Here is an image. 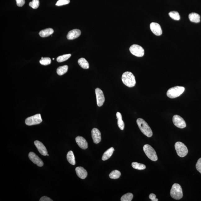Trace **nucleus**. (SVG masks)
I'll use <instances>...</instances> for the list:
<instances>
[{
  "mask_svg": "<svg viewBox=\"0 0 201 201\" xmlns=\"http://www.w3.org/2000/svg\"><path fill=\"white\" fill-rule=\"evenodd\" d=\"M136 122L139 129L144 135L149 137L152 136V130L147 122L141 118H138Z\"/></svg>",
  "mask_w": 201,
  "mask_h": 201,
  "instance_id": "f257e3e1",
  "label": "nucleus"
},
{
  "mask_svg": "<svg viewBox=\"0 0 201 201\" xmlns=\"http://www.w3.org/2000/svg\"><path fill=\"white\" fill-rule=\"evenodd\" d=\"M122 79L123 83L128 87H133L136 85L135 76L131 72H126L124 73L122 76Z\"/></svg>",
  "mask_w": 201,
  "mask_h": 201,
  "instance_id": "f03ea898",
  "label": "nucleus"
},
{
  "mask_svg": "<svg viewBox=\"0 0 201 201\" xmlns=\"http://www.w3.org/2000/svg\"><path fill=\"white\" fill-rule=\"evenodd\" d=\"M170 195L176 200H180L183 197V192L181 186L178 184L175 183L172 186L170 191Z\"/></svg>",
  "mask_w": 201,
  "mask_h": 201,
  "instance_id": "7ed1b4c3",
  "label": "nucleus"
},
{
  "mask_svg": "<svg viewBox=\"0 0 201 201\" xmlns=\"http://www.w3.org/2000/svg\"><path fill=\"white\" fill-rule=\"evenodd\" d=\"M185 91L183 87L176 86L171 87L168 90L167 95L169 98H175L179 96Z\"/></svg>",
  "mask_w": 201,
  "mask_h": 201,
  "instance_id": "20e7f679",
  "label": "nucleus"
},
{
  "mask_svg": "<svg viewBox=\"0 0 201 201\" xmlns=\"http://www.w3.org/2000/svg\"><path fill=\"white\" fill-rule=\"evenodd\" d=\"M143 150L149 159L153 161H157L158 158L155 151L150 145L148 144L145 145L143 147Z\"/></svg>",
  "mask_w": 201,
  "mask_h": 201,
  "instance_id": "39448f33",
  "label": "nucleus"
},
{
  "mask_svg": "<svg viewBox=\"0 0 201 201\" xmlns=\"http://www.w3.org/2000/svg\"><path fill=\"white\" fill-rule=\"evenodd\" d=\"M175 148L177 154L180 157H185L188 153L187 147L183 143L180 141H178L175 143Z\"/></svg>",
  "mask_w": 201,
  "mask_h": 201,
  "instance_id": "423d86ee",
  "label": "nucleus"
},
{
  "mask_svg": "<svg viewBox=\"0 0 201 201\" xmlns=\"http://www.w3.org/2000/svg\"><path fill=\"white\" fill-rule=\"evenodd\" d=\"M42 122V119L40 114L28 117L26 118L25 121V124L29 126L38 124L41 123Z\"/></svg>",
  "mask_w": 201,
  "mask_h": 201,
  "instance_id": "0eeeda50",
  "label": "nucleus"
},
{
  "mask_svg": "<svg viewBox=\"0 0 201 201\" xmlns=\"http://www.w3.org/2000/svg\"><path fill=\"white\" fill-rule=\"evenodd\" d=\"M130 51L134 56L138 57H143L144 55V50L140 46L137 44H133L130 46Z\"/></svg>",
  "mask_w": 201,
  "mask_h": 201,
  "instance_id": "6e6552de",
  "label": "nucleus"
},
{
  "mask_svg": "<svg viewBox=\"0 0 201 201\" xmlns=\"http://www.w3.org/2000/svg\"><path fill=\"white\" fill-rule=\"evenodd\" d=\"M172 121L173 123L176 127L180 128H183L186 127V124L185 121L180 115H174L172 118Z\"/></svg>",
  "mask_w": 201,
  "mask_h": 201,
  "instance_id": "1a4fd4ad",
  "label": "nucleus"
},
{
  "mask_svg": "<svg viewBox=\"0 0 201 201\" xmlns=\"http://www.w3.org/2000/svg\"><path fill=\"white\" fill-rule=\"evenodd\" d=\"M96 93L97 105L98 107H101L103 105L105 101V97L102 91L100 88H96L95 90Z\"/></svg>",
  "mask_w": 201,
  "mask_h": 201,
  "instance_id": "9d476101",
  "label": "nucleus"
},
{
  "mask_svg": "<svg viewBox=\"0 0 201 201\" xmlns=\"http://www.w3.org/2000/svg\"><path fill=\"white\" fill-rule=\"evenodd\" d=\"M29 159L38 167H42L43 166L44 163L42 160L34 153L32 152H29Z\"/></svg>",
  "mask_w": 201,
  "mask_h": 201,
  "instance_id": "9b49d317",
  "label": "nucleus"
},
{
  "mask_svg": "<svg viewBox=\"0 0 201 201\" xmlns=\"http://www.w3.org/2000/svg\"><path fill=\"white\" fill-rule=\"evenodd\" d=\"M91 134L94 142L96 144H98L101 140V133L97 128H93L91 131Z\"/></svg>",
  "mask_w": 201,
  "mask_h": 201,
  "instance_id": "f8f14e48",
  "label": "nucleus"
},
{
  "mask_svg": "<svg viewBox=\"0 0 201 201\" xmlns=\"http://www.w3.org/2000/svg\"><path fill=\"white\" fill-rule=\"evenodd\" d=\"M150 27L151 30L154 35L159 36L162 34L163 32L161 26L159 24L156 22H152L150 24Z\"/></svg>",
  "mask_w": 201,
  "mask_h": 201,
  "instance_id": "ddd939ff",
  "label": "nucleus"
},
{
  "mask_svg": "<svg viewBox=\"0 0 201 201\" xmlns=\"http://www.w3.org/2000/svg\"><path fill=\"white\" fill-rule=\"evenodd\" d=\"M34 144L40 154L43 156L47 155V150L42 143L38 141H34Z\"/></svg>",
  "mask_w": 201,
  "mask_h": 201,
  "instance_id": "4468645a",
  "label": "nucleus"
},
{
  "mask_svg": "<svg viewBox=\"0 0 201 201\" xmlns=\"http://www.w3.org/2000/svg\"><path fill=\"white\" fill-rule=\"evenodd\" d=\"M81 34V31L79 29H76L69 32L67 35V39L69 40H74L78 38Z\"/></svg>",
  "mask_w": 201,
  "mask_h": 201,
  "instance_id": "2eb2a0df",
  "label": "nucleus"
},
{
  "mask_svg": "<svg viewBox=\"0 0 201 201\" xmlns=\"http://www.w3.org/2000/svg\"><path fill=\"white\" fill-rule=\"evenodd\" d=\"M75 139L76 143L80 148L83 150H86L88 148V144L87 141L83 137L78 136Z\"/></svg>",
  "mask_w": 201,
  "mask_h": 201,
  "instance_id": "dca6fc26",
  "label": "nucleus"
},
{
  "mask_svg": "<svg viewBox=\"0 0 201 201\" xmlns=\"http://www.w3.org/2000/svg\"><path fill=\"white\" fill-rule=\"evenodd\" d=\"M76 174L80 178L84 179L87 177V172L86 170L83 167H76L75 169Z\"/></svg>",
  "mask_w": 201,
  "mask_h": 201,
  "instance_id": "f3484780",
  "label": "nucleus"
},
{
  "mask_svg": "<svg viewBox=\"0 0 201 201\" xmlns=\"http://www.w3.org/2000/svg\"><path fill=\"white\" fill-rule=\"evenodd\" d=\"M54 33L53 29L51 28H48L41 31L39 33V35L42 37H46L49 36Z\"/></svg>",
  "mask_w": 201,
  "mask_h": 201,
  "instance_id": "a211bd4d",
  "label": "nucleus"
},
{
  "mask_svg": "<svg viewBox=\"0 0 201 201\" xmlns=\"http://www.w3.org/2000/svg\"><path fill=\"white\" fill-rule=\"evenodd\" d=\"M189 18L190 21L194 23H199L200 21V15L195 13H191L189 14Z\"/></svg>",
  "mask_w": 201,
  "mask_h": 201,
  "instance_id": "6ab92c4d",
  "label": "nucleus"
},
{
  "mask_svg": "<svg viewBox=\"0 0 201 201\" xmlns=\"http://www.w3.org/2000/svg\"><path fill=\"white\" fill-rule=\"evenodd\" d=\"M114 151V148L113 147H111V148L108 149L107 151H106L104 153L103 155H102V160L104 161L109 159L111 157V156L112 155Z\"/></svg>",
  "mask_w": 201,
  "mask_h": 201,
  "instance_id": "aec40b11",
  "label": "nucleus"
},
{
  "mask_svg": "<svg viewBox=\"0 0 201 201\" xmlns=\"http://www.w3.org/2000/svg\"><path fill=\"white\" fill-rule=\"evenodd\" d=\"M117 118L118 120L117 124L119 128L121 130H123L124 128V123L123 121L122 120V115L120 113L117 112L116 113Z\"/></svg>",
  "mask_w": 201,
  "mask_h": 201,
  "instance_id": "412c9836",
  "label": "nucleus"
},
{
  "mask_svg": "<svg viewBox=\"0 0 201 201\" xmlns=\"http://www.w3.org/2000/svg\"><path fill=\"white\" fill-rule=\"evenodd\" d=\"M67 159L69 163L71 164L74 165L75 164L76 162L75 157L74 155V153L72 151H69L67 154Z\"/></svg>",
  "mask_w": 201,
  "mask_h": 201,
  "instance_id": "4be33fe9",
  "label": "nucleus"
},
{
  "mask_svg": "<svg viewBox=\"0 0 201 201\" xmlns=\"http://www.w3.org/2000/svg\"><path fill=\"white\" fill-rule=\"evenodd\" d=\"M78 63L79 66L84 69H88L89 68L88 62L84 58H81L78 60Z\"/></svg>",
  "mask_w": 201,
  "mask_h": 201,
  "instance_id": "5701e85b",
  "label": "nucleus"
},
{
  "mask_svg": "<svg viewBox=\"0 0 201 201\" xmlns=\"http://www.w3.org/2000/svg\"><path fill=\"white\" fill-rule=\"evenodd\" d=\"M68 66L67 65L59 67L57 69V74L59 75H63L68 72Z\"/></svg>",
  "mask_w": 201,
  "mask_h": 201,
  "instance_id": "b1692460",
  "label": "nucleus"
},
{
  "mask_svg": "<svg viewBox=\"0 0 201 201\" xmlns=\"http://www.w3.org/2000/svg\"><path fill=\"white\" fill-rule=\"evenodd\" d=\"M132 165L134 169L139 170H144L146 168V166L145 165L137 163V162H133L132 163Z\"/></svg>",
  "mask_w": 201,
  "mask_h": 201,
  "instance_id": "393cba45",
  "label": "nucleus"
},
{
  "mask_svg": "<svg viewBox=\"0 0 201 201\" xmlns=\"http://www.w3.org/2000/svg\"><path fill=\"white\" fill-rule=\"evenodd\" d=\"M121 175V173L120 171L118 170H114L110 173L109 177L111 179H117L120 177Z\"/></svg>",
  "mask_w": 201,
  "mask_h": 201,
  "instance_id": "a878e982",
  "label": "nucleus"
},
{
  "mask_svg": "<svg viewBox=\"0 0 201 201\" xmlns=\"http://www.w3.org/2000/svg\"><path fill=\"white\" fill-rule=\"evenodd\" d=\"M169 15L171 18L175 20H178L180 19V15L177 11H171L169 12Z\"/></svg>",
  "mask_w": 201,
  "mask_h": 201,
  "instance_id": "bb28decb",
  "label": "nucleus"
},
{
  "mask_svg": "<svg viewBox=\"0 0 201 201\" xmlns=\"http://www.w3.org/2000/svg\"><path fill=\"white\" fill-rule=\"evenodd\" d=\"M133 197V195L131 193H127L123 195L121 197V201H131Z\"/></svg>",
  "mask_w": 201,
  "mask_h": 201,
  "instance_id": "cd10ccee",
  "label": "nucleus"
},
{
  "mask_svg": "<svg viewBox=\"0 0 201 201\" xmlns=\"http://www.w3.org/2000/svg\"><path fill=\"white\" fill-rule=\"evenodd\" d=\"M71 56V55L70 54H66L62 56H59L57 58V61L58 62H62L68 60Z\"/></svg>",
  "mask_w": 201,
  "mask_h": 201,
  "instance_id": "c85d7f7f",
  "label": "nucleus"
},
{
  "mask_svg": "<svg viewBox=\"0 0 201 201\" xmlns=\"http://www.w3.org/2000/svg\"><path fill=\"white\" fill-rule=\"evenodd\" d=\"M51 59L50 58L42 57L40 60V63L41 65L46 66L50 65L51 63Z\"/></svg>",
  "mask_w": 201,
  "mask_h": 201,
  "instance_id": "c756f323",
  "label": "nucleus"
},
{
  "mask_svg": "<svg viewBox=\"0 0 201 201\" xmlns=\"http://www.w3.org/2000/svg\"><path fill=\"white\" fill-rule=\"evenodd\" d=\"M39 5H40L39 0H33L32 1L29 3V6L34 9L38 8Z\"/></svg>",
  "mask_w": 201,
  "mask_h": 201,
  "instance_id": "7c9ffc66",
  "label": "nucleus"
},
{
  "mask_svg": "<svg viewBox=\"0 0 201 201\" xmlns=\"http://www.w3.org/2000/svg\"><path fill=\"white\" fill-rule=\"evenodd\" d=\"M70 2V0H58L56 5L57 6H60L68 4Z\"/></svg>",
  "mask_w": 201,
  "mask_h": 201,
  "instance_id": "2f4dec72",
  "label": "nucleus"
},
{
  "mask_svg": "<svg viewBox=\"0 0 201 201\" xmlns=\"http://www.w3.org/2000/svg\"><path fill=\"white\" fill-rule=\"evenodd\" d=\"M197 170L201 174V158H199L196 164Z\"/></svg>",
  "mask_w": 201,
  "mask_h": 201,
  "instance_id": "473e14b6",
  "label": "nucleus"
},
{
  "mask_svg": "<svg viewBox=\"0 0 201 201\" xmlns=\"http://www.w3.org/2000/svg\"><path fill=\"white\" fill-rule=\"evenodd\" d=\"M17 5L19 7H22L25 4V0H16Z\"/></svg>",
  "mask_w": 201,
  "mask_h": 201,
  "instance_id": "72a5a7b5",
  "label": "nucleus"
},
{
  "mask_svg": "<svg viewBox=\"0 0 201 201\" xmlns=\"http://www.w3.org/2000/svg\"><path fill=\"white\" fill-rule=\"evenodd\" d=\"M149 198L152 201H158V199L156 198V195L154 194L151 193L149 195Z\"/></svg>",
  "mask_w": 201,
  "mask_h": 201,
  "instance_id": "f704fd0d",
  "label": "nucleus"
},
{
  "mask_svg": "<svg viewBox=\"0 0 201 201\" xmlns=\"http://www.w3.org/2000/svg\"><path fill=\"white\" fill-rule=\"evenodd\" d=\"M40 201H53V200H52L49 197H48L47 196H43L41 197L40 199Z\"/></svg>",
  "mask_w": 201,
  "mask_h": 201,
  "instance_id": "c9c22d12",
  "label": "nucleus"
},
{
  "mask_svg": "<svg viewBox=\"0 0 201 201\" xmlns=\"http://www.w3.org/2000/svg\"><path fill=\"white\" fill-rule=\"evenodd\" d=\"M53 60H55V59H54V58H53Z\"/></svg>",
  "mask_w": 201,
  "mask_h": 201,
  "instance_id": "e433bc0d",
  "label": "nucleus"
},
{
  "mask_svg": "<svg viewBox=\"0 0 201 201\" xmlns=\"http://www.w3.org/2000/svg\"><path fill=\"white\" fill-rule=\"evenodd\" d=\"M47 155L48 156H49V155H48V154H47Z\"/></svg>",
  "mask_w": 201,
  "mask_h": 201,
  "instance_id": "4c0bfd02",
  "label": "nucleus"
}]
</instances>
